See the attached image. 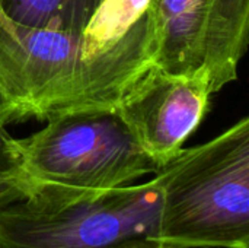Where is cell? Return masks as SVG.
<instances>
[{
    "instance_id": "3957f363",
    "label": "cell",
    "mask_w": 249,
    "mask_h": 248,
    "mask_svg": "<svg viewBox=\"0 0 249 248\" xmlns=\"http://www.w3.org/2000/svg\"><path fill=\"white\" fill-rule=\"evenodd\" d=\"M160 208L156 177L104 191L35 187L0 209V248H105L156 238Z\"/></svg>"
},
{
    "instance_id": "277c9868",
    "label": "cell",
    "mask_w": 249,
    "mask_h": 248,
    "mask_svg": "<svg viewBox=\"0 0 249 248\" xmlns=\"http://www.w3.org/2000/svg\"><path fill=\"white\" fill-rule=\"evenodd\" d=\"M15 145L34 190L104 191L160 170L115 111L57 117L28 137L15 139Z\"/></svg>"
},
{
    "instance_id": "5b68a950",
    "label": "cell",
    "mask_w": 249,
    "mask_h": 248,
    "mask_svg": "<svg viewBox=\"0 0 249 248\" xmlns=\"http://www.w3.org/2000/svg\"><path fill=\"white\" fill-rule=\"evenodd\" d=\"M212 95L207 69L172 75L153 64L121 99L115 113L140 148L162 168L197 132Z\"/></svg>"
},
{
    "instance_id": "8992f818",
    "label": "cell",
    "mask_w": 249,
    "mask_h": 248,
    "mask_svg": "<svg viewBox=\"0 0 249 248\" xmlns=\"http://www.w3.org/2000/svg\"><path fill=\"white\" fill-rule=\"evenodd\" d=\"M210 10L212 0H152L156 67L172 75L206 69Z\"/></svg>"
},
{
    "instance_id": "ba28073f",
    "label": "cell",
    "mask_w": 249,
    "mask_h": 248,
    "mask_svg": "<svg viewBox=\"0 0 249 248\" xmlns=\"http://www.w3.org/2000/svg\"><path fill=\"white\" fill-rule=\"evenodd\" d=\"M107 0H1L13 20L53 29H79L85 26Z\"/></svg>"
},
{
    "instance_id": "6da1fadb",
    "label": "cell",
    "mask_w": 249,
    "mask_h": 248,
    "mask_svg": "<svg viewBox=\"0 0 249 248\" xmlns=\"http://www.w3.org/2000/svg\"><path fill=\"white\" fill-rule=\"evenodd\" d=\"M155 56L152 0H107L79 29L22 25L0 0V124L115 111Z\"/></svg>"
},
{
    "instance_id": "52a82bcc",
    "label": "cell",
    "mask_w": 249,
    "mask_h": 248,
    "mask_svg": "<svg viewBox=\"0 0 249 248\" xmlns=\"http://www.w3.org/2000/svg\"><path fill=\"white\" fill-rule=\"evenodd\" d=\"M249 0H212L206 41V69L213 94L238 79L248 48Z\"/></svg>"
},
{
    "instance_id": "7a4b0ae2",
    "label": "cell",
    "mask_w": 249,
    "mask_h": 248,
    "mask_svg": "<svg viewBox=\"0 0 249 248\" xmlns=\"http://www.w3.org/2000/svg\"><path fill=\"white\" fill-rule=\"evenodd\" d=\"M156 238L181 248H249V118L182 148L156 174Z\"/></svg>"
},
{
    "instance_id": "9c48e42d",
    "label": "cell",
    "mask_w": 249,
    "mask_h": 248,
    "mask_svg": "<svg viewBox=\"0 0 249 248\" xmlns=\"http://www.w3.org/2000/svg\"><path fill=\"white\" fill-rule=\"evenodd\" d=\"M32 191L34 186L19 162L15 137L0 124V209L28 197Z\"/></svg>"
},
{
    "instance_id": "30bf717a",
    "label": "cell",
    "mask_w": 249,
    "mask_h": 248,
    "mask_svg": "<svg viewBox=\"0 0 249 248\" xmlns=\"http://www.w3.org/2000/svg\"><path fill=\"white\" fill-rule=\"evenodd\" d=\"M105 248H181L168 243H163L158 238L152 237H136V238H128L124 241H120L117 244L108 246Z\"/></svg>"
}]
</instances>
